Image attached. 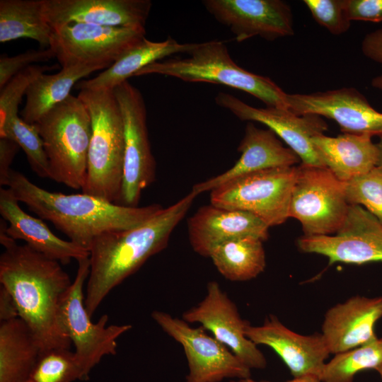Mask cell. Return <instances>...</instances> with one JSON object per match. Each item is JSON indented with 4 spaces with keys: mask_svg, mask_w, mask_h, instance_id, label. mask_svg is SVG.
<instances>
[{
    "mask_svg": "<svg viewBox=\"0 0 382 382\" xmlns=\"http://www.w3.org/2000/svg\"><path fill=\"white\" fill-rule=\"evenodd\" d=\"M7 222L1 219L0 283L11 295L19 318L35 335L42 352L69 349L71 343L60 318L62 300L72 282L61 263L18 245L6 232Z\"/></svg>",
    "mask_w": 382,
    "mask_h": 382,
    "instance_id": "6da1fadb",
    "label": "cell"
},
{
    "mask_svg": "<svg viewBox=\"0 0 382 382\" xmlns=\"http://www.w3.org/2000/svg\"><path fill=\"white\" fill-rule=\"evenodd\" d=\"M197 196L191 190L141 225L106 232L93 240L89 248L90 272L85 296L91 317L115 287L167 247L170 234Z\"/></svg>",
    "mask_w": 382,
    "mask_h": 382,
    "instance_id": "7a4b0ae2",
    "label": "cell"
},
{
    "mask_svg": "<svg viewBox=\"0 0 382 382\" xmlns=\"http://www.w3.org/2000/svg\"><path fill=\"white\" fill-rule=\"evenodd\" d=\"M6 185L19 202L88 251L93 240L100 234L137 227L163 208L158 204L126 207L83 192L66 195L50 192L13 169Z\"/></svg>",
    "mask_w": 382,
    "mask_h": 382,
    "instance_id": "3957f363",
    "label": "cell"
},
{
    "mask_svg": "<svg viewBox=\"0 0 382 382\" xmlns=\"http://www.w3.org/2000/svg\"><path fill=\"white\" fill-rule=\"evenodd\" d=\"M186 57H174L153 62L134 76L161 74L185 82L223 84L249 93L267 107L288 109L287 94L274 81L250 72L231 59L224 42L196 43Z\"/></svg>",
    "mask_w": 382,
    "mask_h": 382,
    "instance_id": "277c9868",
    "label": "cell"
},
{
    "mask_svg": "<svg viewBox=\"0 0 382 382\" xmlns=\"http://www.w3.org/2000/svg\"><path fill=\"white\" fill-rule=\"evenodd\" d=\"M91 119L87 177L82 192L117 203L122 188L125 137L122 113L112 90H80Z\"/></svg>",
    "mask_w": 382,
    "mask_h": 382,
    "instance_id": "5b68a950",
    "label": "cell"
},
{
    "mask_svg": "<svg viewBox=\"0 0 382 382\" xmlns=\"http://www.w3.org/2000/svg\"><path fill=\"white\" fill-rule=\"evenodd\" d=\"M34 125L43 142L50 179L82 190L91 137V119L83 102L70 95Z\"/></svg>",
    "mask_w": 382,
    "mask_h": 382,
    "instance_id": "8992f818",
    "label": "cell"
},
{
    "mask_svg": "<svg viewBox=\"0 0 382 382\" xmlns=\"http://www.w3.org/2000/svg\"><path fill=\"white\" fill-rule=\"evenodd\" d=\"M297 166L269 168L229 180L210 192V204L250 212L269 227L289 217Z\"/></svg>",
    "mask_w": 382,
    "mask_h": 382,
    "instance_id": "52a82bcc",
    "label": "cell"
},
{
    "mask_svg": "<svg viewBox=\"0 0 382 382\" xmlns=\"http://www.w3.org/2000/svg\"><path fill=\"white\" fill-rule=\"evenodd\" d=\"M349 204L345 183L327 167L297 166L289 217L300 221L304 236L335 233L343 224Z\"/></svg>",
    "mask_w": 382,
    "mask_h": 382,
    "instance_id": "ba28073f",
    "label": "cell"
},
{
    "mask_svg": "<svg viewBox=\"0 0 382 382\" xmlns=\"http://www.w3.org/2000/svg\"><path fill=\"white\" fill-rule=\"evenodd\" d=\"M78 262L76 277L60 305L64 330L74 344L84 374L89 379L91 369L105 355L117 353V339L132 328L131 325H107L108 316L103 315L93 323L85 306L83 285L90 272L89 257Z\"/></svg>",
    "mask_w": 382,
    "mask_h": 382,
    "instance_id": "9c48e42d",
    "label": "cell"
},
{
    "mask_svg": "<svg viewBox=\"0 0 382 382\" xmlns=\"http://www.w3.org/2000/svg\"><path fill=\"white\" fill-rule=\"evenodd\" d=\"M145 35V28L70 23L52 28L50 47L62 68L92 65L105 69Z\"/></svg>",
    "mask_w": 382,
    "mask_h": 382,
    "instance_id": "30bf717a",
    "label": "cell"
},
{
    "mask_svg": "<svg viewBox=\"0 0 382 382\" xmlns=\"http://www.w3.org/2000/svg\"><path fill=\"white\" fill-rule=\"evenodd\" d=\"M122 116L125 137L123 178L117 204L138 207L142 191L156 178L146 125V108L140 91L128 81L113 89Z\"/></svg>",
    "mask_w": 382,
    "mask_h": 382,
    "instance_id": "8fae6325",
    "label": "cell"
},
{
    "mask_svg": "<svg viewBox=\"0 0 382 382\" xmlns=\"http://www.w3.org/2000/svg\"><path fill=\"white\" fill-rule=\"evenodd\" d=\"M151 318L183 347L188 374L186 382H220L226 378H250L251 371L226 346L207 333L202 326L191 327L183 319L160 311Z\"/></svg>",
    "mask_w": 382,
    "mask_h": 382,
    "instance_id": "7c38bea8",
    "label": "cell"
},
{
    "mask_svg": "<svg viewBox=\"0 0 382 382\" xmlns=\"http://www.w3.org/2000/svg\"><path fill=\"white\" fill-rule=\"evenodd\" d=\"M299 249L327 257L329 264L362 265L382 262V221L360 205H349L346 219L334 236H303Z\"/></svg>",
    "mask_w": 382,
    "mask_h": 382,
    "instance_id": "4fadbf2b",
    "label": "cell"
},
{
    "mask_svg": "<svg viewBox=\"0 0 382 382\" xmlns=\"http://www.w3.org/2000/svg\"><path fill=\"white\" fill-rule=\"evenodd\" d=\"M182 316L188 323H200L249 369H263L267 366L263 353L245 335L248 321L241 317L236 304L216 281L207 284L203 300Z\"/></svg>",
    "mask_w": 382,
    "mask_h": 382,
    "instance_id": "5bb4252c",
    "label": "cell"
},
{
    "mask_svg": "<svg viewBox=\"0 0 382 382\" xmlns=\"http://www.w3.org/2000/svg\"><path fill=\"white\" fill-rule=\"evenodd\" d=\"M202 4L238 42L255 36L273 41L294 35L291 8L284 1L204 0Z\"/></svg>",
    "mask_w": 382,
    "mask_h": 382,
    "instance_id": "9a60e30c",
    "label": "cell"
},
{
    "mask_svg": "<svg viewBox=\"0 0 382 382\" xmlns=\"http://www.w3.org/2000/svg\"><path fill=\"white\" fill-rule=\"evenodd\" d=\"M287 105L295 115H316L334 120L342 133L382 137V112L354 88L288 93Z\"/></svg>",
    "mask_w": 382,
    "mask_h": 382,
    "instance_id": "2e32d148",
    "label": "cell"
},
{
    "mask_svg": "<svg viewBox=\"0 0 382 382\" xmlns=\"http://www.w3.org/2000/svg\"><path fill=\"white\" fill-rule=\"evenodd\" d=\"M216 104L231 111L243 121L258 122L266 125L281 138L306 165L325 167L316 154L311 139L328 129L318 115H297L289 109L250 106L239 98L223 92L215 97Z\"/></svg>",
    "mask_w": 382,
    "mask_h": 382,
    "instance_id": "e0dca14e",
    "label": "cell"
},
{
    "mask_svg": "<svg viewBox=\"0 0 382 382\" xmlns=\"http://www.w3.org/2000/svg\"><path fill=\"white\" fill-rule=\"evenodd\" d=\"M246 337L256 345L272 348L289 369L293 378L319 376L330 354L321 333L304 335L285 326L277 316L267 317L262 325H245Z\"/></svg>",
    "mask_w": 382,
    "mask_h": 382,
    "instance_id": "ac0fdd59",
    "label": "cell"
},
{
    "mask_svg": "<svg viewBox=\"0 0 382 382\" xmlns=\"http://www.w3.org/2000/svg\"><path fill=\"white\" fill-rule=\"evenodd\" d=\"M150 0H43L44 16L52 28L70 23L145 28Z\"/></svg>",
    "mask_w": 382,
    "mask_h": 382,
    "instance_id": "d6986e66",
    "label": "cell"
},
{
    "mask_svg": "<svg viewBox=\"0 0 382 382\" xmlns=\"http://www.w3.org/2000/svg\"><path fill=\"white\" fill-rule=\"evenodd\" d=\"M269 226L255 215L213 204L199 207L187 220L190 245L195 253L210 256L218 245L227 241L253 237L265 241Z\"/></svg>",
    "mask_w": 382,
    "mask_h": 382,
    "instance_id": "ffe728a7",
    "label": "cell"
},
{
    "mask_svg": "<svg viewBox=\"0 0 382 382\" xmlns=\"http://www.w3.org/2000/svg\"><path fill=\"white\" fill-rule=\"evenodd\" d=\"M382 318V296H352L325 313L321 335L330 354H336L377 338L375 325Z\"/></svg>",
    "mask_w": 382,
    "mask_h": 382,
    "instance_id": "44dd1931",
    "label": "cell"
},
{
    "mask_svg": "<svg viewBox=\"0 0 382 382\" xmlns=\"http://www.w3.org/2000/svg\"><path fill=\"white\" fill-rule=\"evenodd\" d=\"M238 151L241 153V157L231 168L194 185L192 190L199 195L238 177L269 168L294 166L301 161L272 130L257 128L252 122H248L245 127Z\"/></svg>",
    "mask_w": 382,
    "mask_h": 382,
    "instance_id": "7402d4cb",
    "label": "cell"
},
{
    "mask_svg": "<svg viewBox=\"0 0 382 382\" xmlns=\"http://www.w3.org/2000/svg\"><path fill=\"white\" fill-rule=\"evenodd\" d=\"M0 214L9 224L6 229L8 236L25 241L33 250L61 264L66 265L72 259L78 261L90 255L88 250L54 235L42 219L24 212L8 187L0 189Z\"/></svg>",
    "mask_w": 382,
    "mask_h": 382,
    "instance_id": "603a6c76",
    "label": "cell"
},
{
    "mask_svg": "<svg viewBox=\"0 0 382 382\" xmlns=\"http://www.w3.org/2000/svg\"><path fill=\"white\" fill-rule=\"evenodd\" d=\"M371 137L349 133L337 137L321 134L313 137L311 143L324 166L346 183L376 166L378 150Z\"/></svg>",
    "mask_w": 382,
    "mask_h": 382,
    "instance_id": "cb8c5ba5",
    "label": "cell"
},
{
    "mask_svg": "<svg viewBox=\"0 0 382 382\" xmlns=\"http://www.w3.org/2000/svg\"><path fill=\"white\" fill-rule=\"evenodd\" d=\"M196 43H180L171 37L161 42L144 37L96 77L78 82L80 90H112L146 66L178 53H187Z\"/></svg>",
    "mask_w": 382,
    "mask_h": 382,
    "instance_id": "d4e9b609",
    "label": "cell"
},
{
    "mask_svg": "<svg viewBox=\"0 0 382 382\" xmlns=\"http://www.w3.org/2000/svg\"><path fill=\"white\" fill-rule=\"evenodd\" d=\"M41 348L19 317L0 323V382H25Z\"/></svg>",
    "mask_w": 382,
    "mask_h": 382,
    "instance_id": "484cf974",
    "label": "cell"
},
{
    "mask_svg": "<svg viewBox=\"0 0 382 382\" xmlns=\"http://www.w3.org/2000/svg\"><path fill=\"white\" fill-rule=\"evenodd\" d=\"M101 70L92 65L64 67L54 74H42L28 86L26 102L21 115L26 122L35 124L57 105L65 100L72 87L83 77Z\"/></svg>",
    "mask_w": 382,
    "mask_h": 382,
    "instance_id": "4316f807",
    "label": "cell"
},
{
    "mask_svg": "<svg viewBox=\"0 0 382 382\" xmlns=\"http://www.w3.org/2000/svg\"><path fill=\"white\" fill-rule=\"evenodd\" d=\"M52 28L43 13V0H1L0 42L19 38L37 41L49 48Z\"/></svg>",
    "mask_w": 382,
    "mask_h": 382,
    "instance_id": "83f0119b",
    "label": "cell"
},
{
    "mask_svg": "<svg viewBox=\"0 0 382 382\" xmlns=\"http://www.w3.org/2000/svg\"><path fill=\"white\" fill-rule=\"evenodd\" d=\"M261 240L244 237L224 243L214 249L209 257L218 272L232 282L250 280L266 266L265 252Z\"/></svg>",
    "mask_w": 382,
    "mask_h": 382,
    "instance_id": "f1b7e54d",
    "label": "cell"
},
{
    "mask_svg": "<svg viewBox=\"0 0 382 382\" xmlns=\"http://www.w3.org/2000/svg\"><path fill=\"white\" fill-rule=\"evenodd\" d=\"M325 362L320 375L321 382H353L356 374L376 369L382 359V338L377 337L360 347L340 352Z\"/></svg>",
    "mask_w": 382,
    "mask_h": 382,
    "instance_id": "f546056e",
    "label": "cell"
},
{
    "mask_svg": "<svg viewBox=\"0 0 382 382\" xmlns=\"http://www.w3.org/2000/svg\"><path fill=\"white\" fill-rule=\"evenodd\" d=\"M88 380L74 352L54 348L41 352L29 382H73Z\"/></svg>",
    "mask_w": 382,
    "mask_h": 382,
    "instance_id": "4dcf8cb0",
    "label": "cell"
},
{
    "mask_svg": "<svg viewBox=\"0 0 382 382\" xmlns=\"http://www.w3.org/2000/svg\"><path fill=\"white\" fill-rule=\"evenodd\" d=\"M0 138L15 141L25 152L33 170L41 178H50L48 161L36 126L25 122L18 114L0 126Z\"/></svg>",
    "mask_w": 382,
    "mask_h": 382,
    "instance_id": "1f68e13d",
    "label": "cell"
},
{
    "mask_svg": "<svg viewBox=\"0 0 382 382\" xmlns=\"http://www.w3.org/2000/svg\"><path fill=\"white\" fill-rule=\"evenodd\" d=\"M347 202L360 205L382 221V167L345 183Z\"/></svg>",
    "mask_w": 382,
    "mask_h": 382,
    "instance_id": "d6a6232c",
    "label": "cell"
},
{
    "mask_svg": "<svg viewBox=\"0 0 382 382\" xmlns=\"http://www.w3.org/2000/svg\"><path fill=\"white\" fill-rule=\"evenodd\" d=\"M58 68L57 65H32L15 75L1 89L0 93V126L12 115L18 112V105L30 84L40 75L47 71Z\"/></svg>",
    "mask_w": 382,
    "mask_h": 382,
    "instance_id": "836d02e7",
    "label": "cell"
},
{
    "mask_svg": "<svg viewBox=\"0 0 382 382\" xmlns=\"http://www.w3.org/2000/svg\"><path fill=\"white\" fill-rule=\"evenodd\" d=\"M313 18L331 34L346 33L351 26L345 0H303Z\"/></svg>",
    "mask_w": 382,
    "mask_h": 382,
    "instance_id": "e575fe53",
    "label": "cell"
},
{
    "mask_svg": "<svg viewBox=\"0 0 382 382\" xmlns=\"http://www.w3.org/2000/svg\"><path fill=\"white\" fill-rule=\"evenodd\" d=\"M55 57L52 48L30 50L13 57H0V90L17 74L35 63L46 62Z\"/></svg>",
    "mask_w": 382,
    "mask_h": 382,
    "instance_id": "d590c367",
    "label": "cell"
},
{
    "mask_svg": "<svg viewBox=\"0 0 382 382\" xmlns=\"http://www.w3.org/2000/svg\"><path fill=\"white\" fill-rule=\"evenodd\" d=\"M349 19L378 23L382 21V0H345Z\"/></svg>",
    "mask_w": 382,
    "mask_h": 382,
    "instance_id": "8d00e7d4",
    "label": "cell"
},
{
    "mask_svg": "<svg viewBox=\"0 0 382 382\" xmlns=\"http://www.w3.org/2000/svg\"><path fill=\"white\" fill-rule=\"evenodd\" d=\"M20 146L13 141L7 138H0V185L4 186L14 157Z\"/></svg>",
    "mask_w": 382,
    "mask_h": 382,
    "instance_id": "74e56055",
    "label": "cell"
},
{
    "mask_svg": "<svg viewBox=\"0 0 382 382\" xmlns=\"http://www.w3.org/2000/svg\"><path fill=\"white\" fill-rule=\"evenodd\" d=\"M361 48L365 57L382 64V28L366 34L362 40Z\"/></svg>",
    "mask_w": 382,
    "mask_h": 382,
    "instance_id": "f35d334b",
    "label": "cell"
},
{
    "mask_svg": "<svg viewBox=\"0 0 382 382\" xmlns=\"http://www.w3.org/2000/svg\"><path fill=\"white\" fill-rule=\"evenodd\" d=\"M18 312L13 299L2 286L0 289V320L5 321L18 318Z\"/></svg>",
    "mask_w": 382,
    "mask_h": 382,
    "instance_id": "ab89813d",
    "label": "cell"
},
{
    "mask_svg": "<svg viewBox=\"0 0 382 382\" xmlns=\"http://www.w3.org/2000/svg\"><path fill=\"white\" fill-rule=\"evenodd\" d=\"M233 382H272L268 381H257L251 378L238 379ZM285 382H321L319 376L316 375H306L301 377L293 378V379Z\"/></svg>",
    "mask_w": 382,
    "mask_h": 382,
    "instance_id": "60d3db41",
    "label": "cell"
},
{
    "mask_svg": "<svg viewBox=\"0 0 382 382\" xmlns=\"http://www.w3.org/2000/svg\"><path fill=\"white\" fill-rule=\"evenodd\" d=\"M371 84L373 88L379 90L382 93V74L373 78Z\"/></svg>",
    "mask_w": 382,
    "mask_h": 382,
    "instance_id": "b9f144b4",
    "label": "cell"
},
{
    "mask_svg": "<svg viewBox=\"0 0 382 382\" xmlns=\"http://www.w3.org/2000/svg\"><path fill=\"white\" fill-rule=\"evenodd\" d=\"M378 150V159L376 166L382 167V137H380V140L376 144Z\"/></svg>",
    "mask_w": 382,
    "mask_h": 382,
    "instance_id": "7bdbcfd3",
    "label": "cell"
},
{
    "mask_svg": "<svg viewBox=\"0 0 382 382\" xmlns=\"http://www.w3.org/2000/svg\"><path fill=\"white\" fill-rule=\"evenodd\" d=\"M379 374L381 380H382V359L381 361H380L379 364L378 365V366L375 369Z\"/></svg>",
    "mask_w": 382,
    "mask_h": 382,
    "instance_id": "ee69618b",
    "label": "cell"
},
{
    "mask_svg": "<svg viewBox=\"0 0 382 382\" xmlns=\"http://www.w3.org/2000/svg\"><path fill=\"white\" fill-rule=\"evenodd\" d=\"M25 382H29L28 381H25Z\"/></svg>",
    "mask_w": 382,
    "mask_h": 382,
    "instance_id": "f6af8a7d",
    "label": "cell"
}]
</instances>
